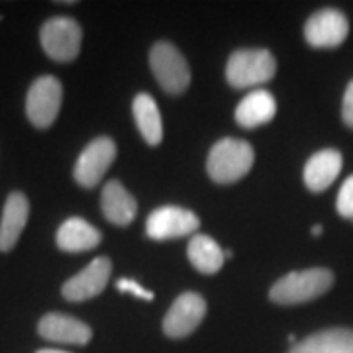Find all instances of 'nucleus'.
<instances>
[{"mask_svg":"<svg viewBox=\"0 0 353 353\" xmlns=\"http://www.w3.org/2000/svg\"><path fill=\"white\" fill-rule=\"evenodd\" d=\"M101 206L104 218L114 226H130L138 214V202L120 181H108L102 187Z\"/></svg>","mask_w":353,"mask_h":353,"instance_id":"4468645a","label":"nucleus"},{"mask_svg":"<svg viewBox=\"0 0 353 353\" xmlns=\"http://www.w3.org/2000/svg\"><path fill=\"white\" fill-rule=\"evenodd\" d=\"M189 259L192 267L196 271H201L204 275H214L222 269V265L226 261L224 250L218 245L210 236L206 234H194L189 241Z\"/></svg>","mask_w":353,"mask_h":353,"instance_id":"aec40b11","label":"nucleus"},{"mask_svg":"<svg viewBox=\"0 0 353 353\" xmlns=\"http://www.w3.org/2000/svg\"><path fill=\"white\" fill-rule=\"evenodd\" d=\"M136 126H138L141 138L145 139L148 145H159L163 139V122H161V112L157 104L148 92H139L132 104Z\"/></svg>","mask_w":353,"mask_h":353,"instance_id":"6ab92c4d","label":"nucleus"},{"mask_svg":"<svg viewBox=\"0 0 353 353\" xmlns=\"http://www.w3.org/2000/svg\"><path fill=\"white\" fill-rule=\"evenodd\" d=\"M253 148L245 139L224 138L212 145L206 159L208 176L220 185H232L252 171Z\"/></svg>","mask_w":353,"mask_h":353,"instance_id":"f03ea898","label":"nucleus"},{"mask_svg":"<svg viewBox=\"0 0 353 353\" xmlns=\"http://www.w3.org/2000/svg\"><path fill=\"white\" fill-rule=\"evenodd\" d=\"M343 157L338 150H320L304 165V185L312 192H324L340 176Z\"/></svg>","mask_w":353,"mask_h":353,"instance_id":"2eb2a0df","label":"nucleus"},{"mask_svg":"<svg viewBox=\"0 0 353 353\" xmlns=\"http://www.w3.org/2000/svg\"><path fill=\"white\" fill-rule=\"evenodd\" d=\"M341 118H343V124L353 130V81L347 85V88H345V94H343Z\"/></svg>","mask_w":353,"mask_h":353,"instance_id":"5701e85b","label":"nucleus"},{"mask_svg":"<svg viewBox=\"0 0 353 353\" xmlns=\"http://www.w3.org/2000/svg\"><path fill=\"white\" fill-rule=\"evenodd\" d=\"M275 114H277L275 97L269 90L257 88V90H252L248 97L241 99L238 108H236V122L241 128L253 130V128L269 124L275 118Z\"/></svg>","mask_w":353,"mask_h":353,"instance_id":"dca6fc26","label":"nucleus"},{"mask_svg":"<svg viewBox=\"0 0 353 353\" xmlns=\"http://www.w3.org/2000/svg\"><path fill=\"white\" fill-rule=\"evenodd\" d=\"M30 218V202L24 192H10L0 220V252H12Z\"/></svg>","mask_w":353,"mask_h":353,"instance_id":"ddd939ff","label":"nucleus"},{"mask_svg":"<svg viewBox=\"0 0 353 353\" xmlns=\"http://www.w3.org/2000/svg\"><path fill=\"white\" fill-rule=\"evenodd\" d=\"M277 71V61L267 50H238L230 55L226 79L234 88L259 87L269 83Z\"/></svg>","mask_w":353,"mask_h":353,"instance_id":"7ed1b4c3","label":"nucleus"},{"mask_svg":"<svg viewBox=\"0 0 353 353\" xmlns=\"http://www.w3.org/2000/svg\"><path fill=\"white\" fill-rule=\"evenodd\" d=\"M116 289L120 290V292H126V294H134L136 299H141V301H153L152 290L143 289L138 281H134V279H120L116 283Z\"/></svg>","mask_w":353,"mask_h":353,"instance_id":"4be33fe9","label":"nucleus"},{"mask_svg":"<svg viewBox=\"0 0 353 353\" xmlns=\"http://www.w3.org/2000/svg\"><path fill=\"white\" fill-rule=\"evenodd\" d=\"M36 353H69V352H63V350H38Z\"/></svg>","mask_w":353,"mask_h":353,"instance_id":"393cba45","label":"nucleus"},{"mask_svg":"<svg viewBox=\"0 0 353 353\" xmlns=\"http://www.w3.org/2000/svg\"><path fill=\"white\" fill-rule=\"evenodd\" d=\"M150 65L159 87L169 94H183L190 85V69L183 53L169 41H157L150 51Z\"/></svg>","mask_w":353,"mask_h":353,"instance_id":"39448f33","label":"nucleus"},{"mask_svg":"<svg viewBox=\"0 0 353 353\" xmlns=\"http://www.w3.org/2000/svg\"><path fill=\"white\" fill-rule=\"evenodd\" d=\"M206 316V301L196 292H183L176 296L163 318V332L167 338L181 340L190 336L201 326Z\"/></svg>","mask_w":353,"mask_h":353,"instance_id":"9d476101","label":"nucleus"},{"mask_svg":"<svg viewBox=\"0 0 353 353\" xmlns=\"http://www.w3.org/2000/svg\"><path fill=\"white\" fill-rule=\"evenodd\" d=\"M102 240V234L83 218H67L57 230V248L67 253H81L94 250Z\"/></svg>","mask_w":353,"mask_h":353,"instance_id":"f3484780","label":"nucleus"},{"mask_svg":"<svg viewBox=\"0 0 353 353\" xmlns=\"http://www.w3.org/2000/svg\"><path fill=\"white\" fill-rule=\"evenodd\" d=\"M312 236H316V238L322 236V226H320V224H316V226L312 228Z\"/></svg>","mask_w":353,"mask_h":353,"instance_id":"b1692460","label":"nucleus"},{"mask_svg":"<svg viewBox=\"0 0 353 353\" xmlns=\"http://www.w3.org/2000/svg\"><path fill=\"white\" fill-rule=\"evenodd\" d=\"M83 41V30L77 20L67 16L50 18L39 30V43L46 55L57 63H69L77 59Z\"/></svg>","mask_w":353,"mask_h":353,"instance_id":"20e7f679","label":"nucleus"},{"mask_svg":"<svg viewBox=\"0 0 353 353\" xmlns=\"http://www.w3.org/2000/svg\"><path fill=\"white\" fill-rule=\"evenodd\" d=\"M199 226H201L199 216L187 208L161 206L150 214L148 222H145V232L152 240L167 241L190 236L196 232Z\"/></svg>","mask_w":353,"mask_h":353,"instance_id":"6e6552de","label":"nucleus"},{"mask_svg":"<svg viewBox=\"0 0 353 353\" xmlns=\"http://www.w3.org/2000/svg\"><path fill=\"white\" fill-rule=\"evenodd\" d=\"M61 101H63V87L59 79L53 75L39 77L28 90L26 116L38 130H48L59 116Z\"/></svg>","mask_w":353,"mask_h":353,"instance_id":"423d86ee","label":"nucleus"},{"mask_svg":"<svg viewBox=\"0 0 353 353\" xmlns=\"http://www.w3.org/2000/svg\"><path fill=\"white\" fill-rule=\"evenodd\" d=\"M114 159H116V143L112 139L106 136L94 138L77 159L73 169L75 181L85 189L97 187L114 163Z\"/></svg>","mask_w":353,"mask_h":353,"instance_id":"0eeeda50","label":"nucleus"},{"mask_svg":"<svg viewBox=\"0 0 353 353\" xmlns=\"http://www.w3.org/2000/svg\"><path fill=\"white\" fill-rule=\"evenodd\" d=\"M110 273H112L110 259L108 257H97L81 273H77L69 281H65V285L61 287V294L69 303H85L88 299H94L106 289Z\"/></svg>","mask_w":353,"mask_h":353,"instance_id":"9b49d317","label":"nucleus"},{"mask_svg":"<svg viewBox=\"0 0 353 353\" xmlns=\"http://www.w3.org/2000/svg\"><path fill=\"white\" fill-rule=\"evenodd\" d=\"M334 285V273L324 267H312L304 271H292L281 277L269 290L271 303L281 306H294L314 301L326 294Z\"/></svg>","mask_w":353,"mask_h":353,"instance_id":"f257e3e1","label":"nucleus"},{"mask_svg":"<svg viewBox=\"0 0 353 353\" xmlns=\"http://www.w3.org/2000/svg\"><path fill=\"white\" fill-rule=\"evenodd\" d=\"M350 34L345 14L338 8H322L314 12L304 24V38L308 46L318 50H328L341 46Z\"/></svg>","mask_w":353,"mask_h":353,"instance_id":"1a4fd4ad","label":"nucleus"},{"mask_svg":"<svg viewBox=\"0 0 353 353\" xmlns=\"http://www.w3.org/2000/svg\"><path fill=\"white\" fill-rule=\"evenodd\" d=\"M338 214L345 220H353V175H350L338 192V201H336Z\"/></svg>","mask_w":353,"mask_h":353,"instance_id":"412c9836","label":"nucleus"},{"mask_svg":"<svg viewBox=\"0 0 353 353\" xmlns=\"http://www.w3.org/2000/svg\"><path fill=\"white\" fill-rule=\"evenodd\" d=\"M38 334L48 341L67 345H87L92 340V330L79 318L61 312H48L38 322Z\"/></svg>","mask_w":353,"mask_h":353,"instance_id":"f8f14e48","label":"nucleus"},{"mask_svg":"<svg viewBox=\"0 0 353 353\" xmlns=\"http://www.w3.org/2000/svg\"><path fill=\"white\" fill-rule=\"evenodd\" d=\"M289 353H353L352 328H328L296 341Z\"/></svg>","mask_w":353,"mask_h":353,"instance_id":"a211bd4d","label":"nucleus"}]
</instances>
